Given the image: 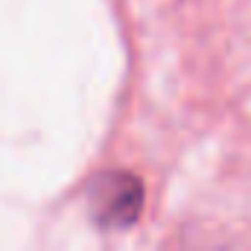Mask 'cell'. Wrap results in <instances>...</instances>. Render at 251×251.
Listing matches in <instances>:
<instances>
[{"label": "cell", "instance_id": "6da1fadb", "mask_svg": "<svg viewBox=\"0 0 251 251\" xmlns=\"http://www.w3.org/2000/svg\"><path fill=\"white\" fill-rule=\"evenodd\" d=\"M88 207L97 225L114 231L128 228L143 210V181L123 170L100 173L88 187Z\"/></svg>", "mask_w": 251, "mask_h": 251}]
</instances>
